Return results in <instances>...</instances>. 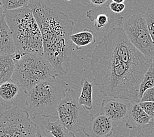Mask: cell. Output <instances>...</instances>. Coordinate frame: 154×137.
I'll list each match as a JSON object with an SVG mask.
<instances>
[{"instance_id": "20", "label": "cell", "mask_w": 154, "mask_h": 137, "mask_svg": "<svg viewBox=\"0 0 154 137\" xmlns=\"http://www.w3.org/2000/svg\"><path fill=\"white\" fill-rule=\"evenodd\" d=\"M129 137H154V123L151 121L147 125L131 129Z\"/></svg>"}, {"instance_id": "21", "label": "cell", "mask_w": 154, "mask_h": 137, "mask_svg": "<svg viewBox=\"0 0 154 137\" xmlns=\"http://www.w3.org/2000/svg\"><path fill=\"white\" fill-rule=\"evenodd\" d=\"M30 0H0V7L4 11L26 7Z\"/></svg>"}, {"instance_id": "5", "label": "cell", "mask_w": 154, "mask_h": 137, "mask_svg": "<svg viewBox=\"0 0 154 137\" xmlns=\"http://www.w3.org/2000/svg\"><path fill=\"white\" fill-rule=\"evenodd\" d=\"M58 73L43 55L23 53L19 61L14 63L12 81L26 93L43 81L56 79Z\"/></svg>"}, {"instance_id": "8", "label": "cell", "mask_w": 154, "mask_h": 137, "mask_svg": "<svg viewBox=\"0 0 154 137\" xmlns=\"http://www.w3.org/2000/svg\"><path fill=\"white\" fill-rule=\"evenodd\" d=\"M123 28L130 42L152 61L154 60V44L143 14H133L124 22Z\"/></svg>"}, {"instance_id": "10", "label": "cell", "mask_w": 154, "mask_h": 137, "mask_svg": "<svg viewBox=\"0 0 154 137\" xmlns=\"http://www.w3.org/2000/svg\"><path fill=\"white\" fill-rule=\"evenodd\" d=\"M104 99L101 103V113L108 118L114 128L122 121L127 120L133 103L125 99Z\"/></svg>"}, {"instance_id": "30", "label": "cell", "mask_w": 154, "mask_h": 137, "mask_svg": "<svg viewBox=\"0 0 154 137\" xmlns=\"http://www.w3.org/2000/svg\"><path fill=\"white\" fill-rule=\"evenodd\" d=\"M152 66L153 67V68L154 69V60L152 61Z\"/></svg>"}, {"instance_id": "29", "label": "cell", "mask_w": 154, "mask_h": 137, "mask_svg": "<svg viewBox=\"0 0 154 137\" xmlns=\"http://www.w3.org/2000/svg\"><path fill=\"white\" fill-rule=\"evenodd\" d=\"M3 14V10L1 8V7H0V17H1V16Z\"/></svg>"}, {"instance_id": "11", "label": "cell", "mask_w": 154, "mask_h": 137, "mask_svg": "<svg viewBox=\"0 0 154 137\" xmlns=\"http://www.w3.org/2000/svg\"><path fill=\"white\" fill-rule=\"evenodd\" d=\"M112 122L103 113L94 115L83 129L84 135L87 137H108L113 134Z\"/></svg>"}, {"instance_id": "2", "label": "cell", "mask_w": 154, "mask_h": 137, "mask_svg": "<svg viewBox=\"0 0 154 137\" xmlns=\"http://www.w3.org/2000/svg\"><path fill=\"white\" fill-rule=\"evenodd\" d=\"M27 7L32 11L41 31L44 57L58 76L66 75L73 51L70 37L74 21L50 0H30Z\"/></svg>"}, {"instance_id": "12", "label": "cell", "mask_w": 154, "mask_h": 137, "mask_svg": "<svg viewBox=\"0 0 154 137\" xmlns=\"http://www.w3.org/2000/svg\"><path fill=\"white\" fill-rule=\"evenodd\" d=\"M12 32L5 20L4 14L0 17V55L11 56L15 53Z\"/></svg>"}, {"instance_id": "13", "label": "cell", "mask_w": 154, "mask_h": 137, "mask_svg": "<svg viewBox=\"0 0 154 137\" xmlns=\"http://www.w3.org/2000/svg\"><path fill=\"white\" fill-rule=\"evenodd\" d=\"M152 120L138 105V103H132L125 126L131 130L138 126L147 125Z\"/></svg>"}, {"instance_id": "16", "label": "cell", "mask_w": 154, "mask_h": 137, "mask_svg": "<svg viewBox=\"0 0 154 137\" xmlns=\"http://www.w3.org/2000/svg\"><path fill=\"white\" fill-rule=\"evenodd\" d=\"M41 125L45 127L54 137H76L75 134L68 131L58 119L52 122L50 118H45L42 121Z\"/></svg>"}, {"instance_id": "15", "label": "cell", "mask_w": 154, "mask_h": 137, "mask_svg": "<svg viewBox=\"0 0 154 137\" xmlns=\"http://www.w3.org/2000/svg\"><path fill=\"white\" fill-rule=\"evenodd\" d=\"M82 91L79 96V103L83 108L87 111H91L93 107V84L85 78L81 80Z\"/></svg>"}, {"instance_id": "7", "label": "cell", "mask_w": 154, "mask_h": 137, "mask_svg": "<svg viewBox=\"0 0 154 137\" xmlns=\"http://www.w3.org/2000/svg\"><path fill=\"white\" fill-rule=\"evenodd\" d=\"M37 125L28 110L14 107L0 115V137H35Z\"/></svg>"}, {"instance_id": "28", "label": "cell", "mask_w": 154, "mask_h": 137, "mask_svg": "<svg viewBox=\"0 0 154 137\" xmlns=\"http://www.w3.org/2000/svg\"><path fill=\"white\" fill-rule=\"evenodd\" d=\"M125 0H112V2L118 3H124Z\"/></svg>"}, {"instance_id": "17", "label": "cell", "mask_w": 154, "mask_h": 137, "mask_svg": "<svg viewBox=\"0 0 154 137\" xmlns=\"http://www.w3.org/2000/svg\"><path fill=\"white\" fill-rule=\"evenodd\" d=\"M14 63L9 55H0V85L11 79Z\"/></svg>"}, {"instance_id": "1", "label": "cell", "mask_w": 154, "mask_h": 137, "mask_svg": "<svg viewBox=\"0 0 154 137\" xmlns=\"http://www.w3.org/2000/svg\"><path fill=\"white\" fill-rule=\"evenodd\" d=\"M152 63L130 42L123 28H116L95 47L90 67L102 94L139 103L140 84Z\"/></svg>"}, {"instance_id": "24", "label": "cell", "mask_w": 154, "mask_h": 137, "mask_svg": "<svg viewBox=\"0 0 154 137\" xmlns=\"http://www.w3.org/2000/svg\"><path fill=\"white\" fill-rule=\"evenodd\" d=\"M35 137H54L42 125H38Z\"/></svg>"}, {"instance_id": "6", "label": "cell", "mask_w": 154, "mask_h": 137, "mask_svg": "<svg viewBox=\"0 0 154 137\" xmlns=\"http://www.w3.org/2000/svg\"><path fill=\"white\" fill-rule=\"evenodd\" d=\"M76 91L69 88L58 107V120L72 133L83 131L93 115L81 106Z\"/></svg>"}, {"instance_id": "31", "label": "cell", "mask_w": 154, "mask_h": 137, "mask_svg": "<svg viewBox=\"0 0 154 137\" xmlns=\"http://www.w3.org/2000/svg\"><path fill=\"white\" fill-rule=\"evenodd\" d=\"M152 121H153V123H154V118H153V119L152 120Z\"/></svg>"}, {"instance_id": "18", "label": "cell", "mask_w": 154, "mask_h": 137, "mask_svg": "<svg viewBox=\"0 0 154 137\" xmlns=\"http://www.w3.org/2000/svg\"><path fill=\"white\" fill-rule=\"evenodd\" d=\"M70 39L72 42L75 45L76 49L78 50L82 49L84 46L93 44L96 42V39L93 31L89 29H85L82 32L72 34Z\"/></svg>"}, {"instance_id": "32", "label": "cell", "mask_w": 154, "mask_h": 137, "mask_svg": "<svg viewBox=\"0 0 154 137\" xmlns=\"http://www.w3.org/2000/svg\"><path fill=\"white\" fill-rule=\"evenodd\" d=\"M66 1H68V2H69V1H72V0H66Z\"/></svg>"}, {"instance_id": "23", "label": "cell", "mask_w": 154, "mask_h": 137, "mask_svg": "<svg viewBox=\"0 0 154 137\" xmlns=\"http://www.w3.org/2000/svg\"><path fill=\"white\" fill-rule=\"evenodd\" d=\"M138 105L144 110V112L153 119L154 118V102H139Z\"/></svg>"}, {"instance_id": "4", "label": "cell", "mask_w": 154, "mask_h": 137, "mask_svg": "<svg viewBox=\"0 0 154 137\" xmlns=\"http://www.w3.org/2000/svg\"><path fill=\"white\" fill-rule=\"evenodd\" d=\"M68 90V84L63 80L51 79L43 81L25 93L26 105L32 119L42 116L51 119H58V107Z\"/></svg>"}, {"instance_id": "22", "label": "cell", "mask_w": 154, "mask_h": 137, "mask_svg": "<svg viewBox=\"0 0 154 137\" xmlns=\"http://www.w3.org/2000/svg\"><path fill=\"white\" fill-rule=\"evenodd\" d=\"M144 17L148 26L149 32L154 44V7H149L146 12L144 14Z\"/></svg>"}, {"instance_id": "3", "label": "cell", "mask_w": 154, "mask_h": 137, "mask_svg": "<svg viewBox=\"0 0 154 137\" xmlns=\"http://www.w3.org/2000/svg\"><path fill=\"white\" fill-rule=\"evenodd\" d=\"M3 14L12 32L16 51L43 55L41 31L32 11L26 7L4 11Z\"/></svg>"}, {"instance_id": "19", "label": "cell", "mask_w": 154, "mask_h": 137, "mask_svg": "<svg viewBox=\"0 0 154 137\" xmlns=\"http://www.w3.org/2000/svg\"><path fill=\"white\" fill-rule=\"evenodd\" d=\"M154 86V69L153 67L150 66V67L146 72L144 77H143L142 81L140 84L138 92V99L139 102L142 97L144 92Z\"/></svg>"}, {"instance_id": "25", "label": "cell", "mask_w": 154, "mask_h": 137, "mask_svg": "<svg viewBox=\"0 0 154 137\" xmlns=\"http://www.w3.org/2000/svg\"><path fill=\"white\" fill-rule=\"evenodd\" d=\"M109 8L110 9L112 12L120 14L125 9V3H118L115 2H111L109 5Z\"/></svg>"}, {"instance_id": "14", "label": "cell", "mask_w": 154, "mask_h": 137, "mask_svg": "<svg viewBox=\"0 0 154 137\" xmlns=\"http://www.w3.org/2000/svg\"><path fill=\"white\" fill-rule=\"evenodd\" d=\"M21 89L18 85L10 80L0 85V103L5 107L9 109L13 102L17 98Z\"/></svg>"}, {"instance_id": "27", "label": "cell", "mask_w": 154, "mask_h": 137, "mask_svg": "<svg viewBox=\"0 0 154 137\" xmlns=\"http://www.w3.org/2000/svg\"><path fill=\"white\" fill-rule=\"evenodd\" d=\"M89 1L94 7H108L112 2V0H89Z\"/></svg>"}, {"instance_id": "9", "label": "cell", "mask_w": 154, "mask_h": 137, "mask_svg": "<svg viewBox=\"0 0 154 137\" xmlns=\"http://www.w3.org/2000/svg\"><path fill=\"white\" fill-rule=\"evenodd\" d=\"M86 16L94 23V27L98 32L104 33L123 25V17L112 12L108 7H97L89 10Z\"/></svg>"}, {"instance_id": "26", "label": "cell", "mask_w": 154, "mask_h": 137, "mask_svg": "<svg viewBox=\"0 0 154 137\" xmlns=\"http://www.w3.org/2000/svg\"><path fill=\"white\" fill-rule=\"evenodd\" d=\"M154 102V86L146 90L143 94L140 102Z\"/></svg>"}]
</instances>
